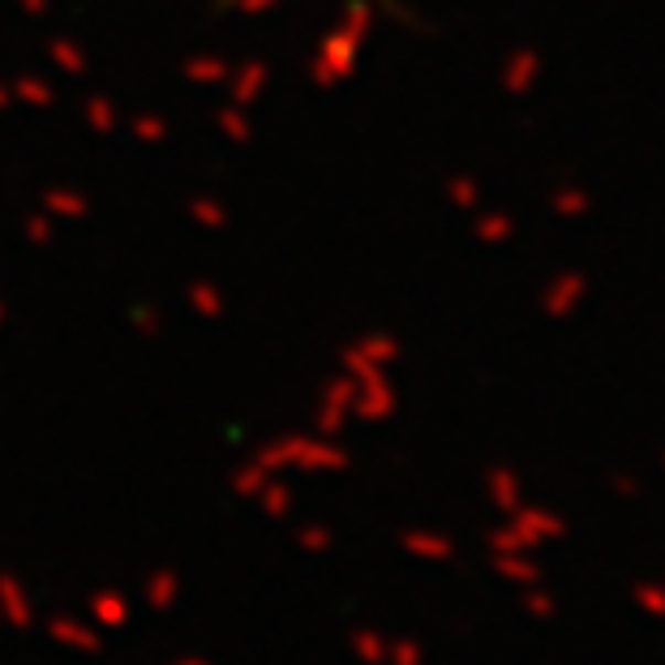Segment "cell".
<instances>
[{
	"mask_svg": "<svg viewBox=\"0 0 665 665\" xmlns=\"http://www.w3.org/2000/svg\"><path fill=\"white\" fill-rule=\"evenodd\" d=\"M0 619H9L13 626H31V597H26V588L18 584L13 576H0Z\"/></svg>",
	"mask_w": 665,
	"mask_h": 665,
	"instance_id": "obj_1",
	"label": "cell"
},
{
	"mask_svg": "<svg viewBox=\"0 0 665 665\" xmlns=\"http://www.w3.org/2000/svg\"><path fill=\"white\" fill-rule=\"evenodd\" d=\"M47 635L52 640H61L65 648H78V653H99V631L95 626H82L78 619H52L47 623Z\"/></svg>",
	"mask_w": 665,
	"mask_h": 665,
	"instance_id": "obj_2",
	"label": "cell"
},
{
	"mask_svg": "<svg viewBox=\"0 0 665 665\" xmlns=\"http://www.w3.org/2000/svg\"><path fill=\"white\" fill-rule=\"evenodd\" d=\"M90 614L99 619V626H125V619H129V601H125L120 592H112V588H104V592L90 597Z\"/></svg>",
	"mask_w": 665,
	"mask_h": 665,
	"instance_id": "obj_3",
	"label": "cell"
},
{
	"mask_svg": "<svg viewBox=\"0 0 665 665\" xmlns=\"http://www.w3.org/2000/svg\"><path fill=\"white\" fill-rule=\"evenodd\" d=\"M176 592H181L176 571H155V576L147 580V601H151L155 610H172V605H176Z\"/></svg>",
	"mask_w": 665,
	"mask_h": 665,
	"instance_id": "obj_4",
	"label": "cell"
},
{
	"mask_svg": "<svg viewBox=\"0 0 665 665\" xmlns=\"http://www.w3.org/2000/svg\"><path fill=\"white\" fill-rule=\"evenodd\" d=\"M267 511H271V515H279V511H283V494H279V490H271V494H267Z\"/></svg>",
	"mask_w": 665,
	"mask_h": 665,
	"instance_id": "obj_5",
	"label": "cell"
},
{
	"mask_svg": "<svg viewBox=\"0 0 665 665\" xmlns=\"http://www.w3.org/2000/svg\"><path fill=\"white\" fill-rule=\"evenodd\" d=\"M322 541H326L322 533H305V537H301V546H310V549H318V546H322Z\"/></svg>",
	"mask_w": 665,
	"mask_h": 665,
	"instance_id": "obj_6",
	"label": "cell"
},
{
	"mask_svg": "<svg viewBox=\"0 0 665 665\" xmlns=\"http://www.w3.org/2000/svg\"><path fill=\"white\" fill-rule=\"evenodd\" d=\"M181 665H206V662H181Z\"/></svg>",
	"mask_w": 665,
	"mask_h": 665,
	"instance_id": "obj_7",
	"label": "cell"
}]
</instances>
